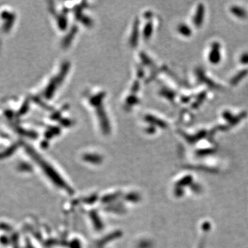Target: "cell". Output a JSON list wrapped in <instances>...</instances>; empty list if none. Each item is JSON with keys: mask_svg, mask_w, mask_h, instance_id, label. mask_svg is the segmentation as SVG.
<instances>
[{"mask_svg": "<svg viewBox=\"0 0 248 248\" xmlns=\"http://www.w3.org/2000/svg\"><path fill=\"white\" fill-rule=\"evenodd\" d=\"M219 49L218 44H213V46H212L211 52H210V53H209V62H211L214 64H217L221 60Z\"/></svg>", "mask_w": 248, "mask_h": 248, "instance_id": "1", "label": "cell"}, {"mask_svg": "<svg viewBox=\"0 0 248 248\" xmlns=\"http://www.w3.org/2000/svg\"><path fill=\"white\" fill-rule=\"evenodd\" d=\"M203 6H200L198 11H197V14L196 15L195 17V24L197 26H200L202 24V21H203Z\"/></svg>", "mask_w": 248, "mask_h": 248, "instance_id": "3", "label": "cell"}, {"mask_svg": "<svg viewBox=\"0 0 248 248\" xmlns=\"http://www.w3.org/2000/svg\"><path fill=\"white\" fill-rule=\"evenodd\" d=\"M241 63L246 64L248 63V53L244 54L241 58Z\"/></svg>", "mask_w": 248, "mask_h": 248, "instance_id": "4", "label": "cell"}, {"mask_svg": "<svg viewBox=\"0 0 248 248\" xmlns=\"http://www.w3.org/2000/svg\"><path fill=\"white\" fill-rule=\"evenodd\" d=\"M231 11L232 13L234 16H237V17L241 18V19H244V18L246 17V16H247L246 11H245L244 9H241V8L232 7V8Z\"/></svg>", "mask_w": 248, "mask_h": 248, "instance_id": "2", "label": "cell"}]
</instances>
